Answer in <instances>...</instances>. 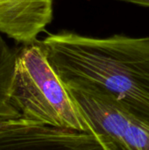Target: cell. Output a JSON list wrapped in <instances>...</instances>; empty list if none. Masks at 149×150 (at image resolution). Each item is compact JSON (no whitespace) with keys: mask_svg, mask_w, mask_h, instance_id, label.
<instances>
[{"mask_svg":"<svg viewBox=\"0 0 149 150\" xmlns=\"http://www.w3.org/2000/svg\"><path fill=\"white\" fill-rule=\"evenodd\" d=\"M53 18V0H0V33L24 45L36 42Z\"/></svg>","mask_w":149,"mask_h":150,"instance_id":"5b68a950","label":"cell"},{"mask_svg":"<svg viewBox=\"0 0 149 150\" xmlns=\"http://www.w3.org/2000/svg\"><path fill=\"white\" fill-rule=\"evenodd\" d=\"M16 119H12V120H4V119H0V128L9 125L10 123H11L13 120H15Z\"/></svg>","mask_w":149,"mask_h":150,"instance_id":"ba28073f","label":"cell"},{"mask_svg":"<svg viewBox=\"0 0 149 150\" xmlns=\"http://www.w3.org/2000/svg\"><path fill=\"white\" fill-rule=\"evenodd\" d=\"M17 52L13 51L0 35V119L22 118L10 99Z\"/></svg>","mask_w":149,"mask_h":150,"instance_id":"8992f818","label":"cell"},{"mask_svg":"<svg viewBox=\"0 0 149 150\" xmlns=\"http://www.w3.org/2000/svg\"><path fill=\"white\" fill-rule=\"evenodd\" d=\"M10 99L24 119L53 127L90 131L38 40L24 45L17 52Z\"/></svg>","mask_w":149,"mask_h":150,"instance_id":"7a4b0ae2","label":"cell"},{"mask_svg":"<svg viewBox=\"0 0 149 150\" xmlns=\"http://www.w3.org/2000/svg\"><path fill=\"white\" fill-rule=\"evenodd\" d=\"M67 89L105 150H149V120L104 95Z\"/></svg>","mask_w":149,"mask_h":150,"instance_id":"3957f363","label":"cell"},{"mask_svg":"<svg viewBox=\"0 0 149 150\" xmlns=\"http://www.w3.org/2000/svg\"><path fill=\"white\" fill-rule=\"evenodd\" d=\"M38 43L66 87L104 95L149 120V37L62 31Z\"/></svg>","mask_w":149,"mask_h":150,"instance_id":"6da1fadb","label":"cell"},{"mask_svg":"<svg viewBox=\"0 0 149 150\" xmlns=\"http://www.w3.org/2000/svg\"><path fill=\"white\" fill-rule=\"evenodd\" d=\"M117 1H121V2H126V3H131L141 6H146L149 7V0H117Z\"/></svg>","mask_w":149,"mask_h":150,"instance_id":"52a82bcc","label":"cell"},{"mask_svg":"<svg viewBox=\"0 0 149 150\" xmlns=\"http://www.w3.org/2000/svg\"><path fill=\"white\" fill-rule=\"evenodd\" d=\"M0 150H105L90 131L53 127L24 118L0 128Z\"/></svg>","mask_w":149,"mask_h":150,"instance_id":"277c9868","label":"cell"}]
</instances>
